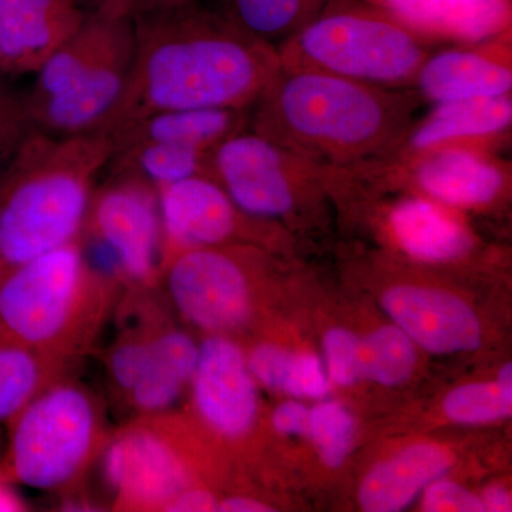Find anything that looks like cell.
<instances>
[{"mask_svg": "<svg viewBox=\"0 0 512 512\" xmlns=\"http://www.w3.org/2000/svg\"><path fill=\"white\" fill-rule=\"evenodd\" d=\"M136 47L123 97L100 133L160 111L251 110L281 70L274 46L200 0L133 18Z\"/></svg>", "mask_w": 512, "mask_h": 512, "instance_id": "obj_1", "label": "cell"}, {"mask_svg": "<svg viewBox=\"0 0 512 512\" xmlns=\"http://www.w3.org/2000/svg\"><path fill=\"white\" fill-rule=\"evenodd\" d=\"M417 99L315 70L282 69L252 106L248 130L323 167L348 170L393 156Z\"/></svg>", "mask_w": 512, "mask_h": 512, "instance_id": "obj_2", "label": "cell"}, {"mask_svg": "<svg viewBox=\"0 0 512 512\" xmlns=\"http://www.w3.org/2000/svg\"><path fill=\"white\" fill-rule=\"evenodd\" d=\"M111 156L113 140L100 131H25L0 161V272L74 241Z\"/></svg>", "mask_w": 512, "mask_h": 512, "instance_id": "obj_3", "label": "cell"}, {"mask_svg": "<svg viewBox=\"0 0 512 512\" xmlns=\"http://www.w3.org/2000/svg\"><path fill=\"white\" fill-rule=\"evenodd\" d=\"M429 40L366 0H328L318 18L276 49L282 69L315 70L407 89L431 55Z\"/></svg>", "mask_w": 512, "mask_h": 512, "instance_id": "obj_4", "label": "cell"}, {"mask_svg": "<svg viewBox=\"0 0 512 512\" xmlns=\"http://www.w3.org/2000/svg\"><path fill=\"white\" fill-rule=\"evenodd\" d=\"M90 274L76 242L0 272V338L46 355L80 325Z\"/></svg>", "mask_w": 512, "mask_h": 512, "instance_id": "obj_5", "label": "cell"}, {"mask_svg": "<svg viewBox=\"0 0 512 512\" xmlns=\"http://www.w3.org/2000/svg\"><path fill=\"white\" fill-rule=\"evenodd\" d=\"M10 421L8 473L36 490H56L79 476L99 433L92 397L72 384L40 390Z\"/></svg>", "mask_w": 512, "mask_h": 512, "instance_id": "obj_6", "label": "cell"}, {"mask_svg": "<svg viewBox=\"0 0 512 512\" xmlns=\"http://www.w3.org/2000/svg\"><path fill=\"white\" fill-rule=\"evenodd\" d=\"M326 167L245 130L212 151L207 175L224 188L241 210L259 220L285 218L298 207L306 185Z\"/></svg>", "mask_w": 512, "mask_h": 512, "instance_id": "obj_7", "label": "cell"}, {"mask_svg": "<svg viewBox=\"0 0 512 512\" xmlns=\"http://www.w3.org/2000/svg\"><path fill=\"white\" fill-rule=\"evenodd\" d=\"M168 289L178 312L210 332L238 328L251 312L247 276L234 256L217 247L174 252Z\"/></svg>", "mask_w": 512, "mask_h": 512, "instance_id": "obj_8", "label": "cell"}, {"mask_svg": "<svg viewBox=\"0 0 512 512\" xmlns=\"http://www.w3.org/2000/svg\"><path fill=\"white\" fill-rule=\"evenodd\" d=\"M114 174L90 202L97 242L113 252L130 278L148 281L156 271L160 248L157 190L136 175Z\"/></svg>", "mask_w": 512, "mask_h": 512, "instance_id": "obj_9", "label": "cell"}, {"mask_svg": "<svg viewBox=\"0 0 512 512\" xmlns=\"http://www.w3.org/2000/svg\"><path fill=\"white\" fill-rule=\"evenodd\" d=\"M104 474L120 503L137 510H164L190 480L177 451L151 429L120 434L107 447Z\"/></svg>", "mask_w": 512, "mask_h": 512, "instance_id": "obj_10", "label": "cell"}, {"mask_svg": "<svg viewBox=\"0 0 512 512\" xmlns=\"http://www.w3.org/2000/svg\"><path fill=\"white\" fill-rule=\"evenodd\" d=\"M191 384L195 409L212 430L238 439L254 427L258 414L254 376L234 342L221 336L205 340Z\"/></svg>", "mask_w": 512, "mask_h": 512, "instance_id": "obj_11", "label": "cell"}, {"mask_svg": "<svg viewBox=\"0 0 512 512\" xmlns=\"http://www.w3.org/2000/svg\"><path fill=\"white\" fill-rule=\"evenodd\" d=\"M386 160L403 168L417 188L451 207H484L500 197L510 180L508 163L490 151L443 147Z\"/></svg>", "mask_w": 512, "mask_h": 512, "instance_id": "obj_12", "label": "cell"}, {"mask_svg": "<svg viewBox=\"0 0 512 512\" xmlns=\"http://www.w3.org/2000/svg\"><path fill=\"white\" fill-rule=\"evenodd\" d=\"M161 229L168 248L218 247L238 234L244 215L224 188L208 175H194L158 188Z\"/></svg>", "mask_w": 512, "mask_h": 512, "instance_id": "obj_13", "label": "cell"}, {"mask_svg": "<svg viewBox=\"0 0 512 512\" xmlns=\"http://www.w3.org/2000/svg\"><path fill=\"white\" fill-rule=\"evenodd\" d=\"M87 13L79 0H0V70L36 73Z\"/></svg>", "mask_w": 512, "mask_h": 512, "instance_id": "obj_14", "label": "cell"}, {"mask_svg": "<svg viewBox=\"0 0 512 512\" xmlns=\"http://www.w3.org/2000/svg\"><path fill=\"white\" fill-rule=\"evenodd\" d=\"M471 46L431 53L414 82L417 92L434 104L511 94V30Z\"/></svg>", "mask_w": 512, "mask_h": 512, "instance_id": "obj_15", "label": "cell"}, {"mask_svg": "<svg viewBox=\"0 0 512 512\" xmlns=\"http://www.w3.org/2000/svg\"><path fill=\"white\" fill-rule=\"evenodd\" d=\"M417 121L393 156H413L443 147L474 148L494 153L510 137L511 94L434 104Z\"/></svg>", "mask_w": 512, "mask_h": 512, "instance_id": "obj_16", "label": "cell"}, {"mask_svg": "<svg viewBox=\"0 0 512 512\" xmlns=\"http://www.w3.org/2000/svg\"><path fill=\"white\" fill-rule=\"evenodd\" d=\"M382 305L413 342L431 353L468 352L480 346L476 313L450 293L396 286L384 293Z\"/></svg>", "mask_w": 512, "mask_h": 512, "instance_id": "obj_17", "label": "cell"}, {"mask_svg": "<svg viewBox=\"0 0 512 512\" xmlns=\"http://www.w3.org/2000/svg\"><path fill=\"white\" fill-rule=\"evenodd\" d=\"M429 42L476 45L511 30V0H366Z\"/></svg>", "mask_w": 512, "mask_h": 512, "instance_id": "obj_18", "label": "cell"}, {"mask_svg": "<svg viewBox=\"0 0 512 512\" xmlns=\"http://www.w3.org/2000/svg\"><path fill=\"white\" fill-rule=\"evenodd\" d=\"M251 110L187 109L160 111L113 134V153L147 143L175 144L212 153L222 141L248 130Z\"/></svg>", "mask_w": 512, "mask_h": 512, "instance_id": "obj_19", "label": "cell"}, {"mask_svg": "<svg viewBox=\"0 0 512 512\" xmlns=\"http://www.w3.org/2000/svg\"><path fill=\"white\" fill-rule=\"evenodd\" d=\"M453 466V454L437 444H417L373 468L359 490L363 510L402 511L421 490Z\"/></svg>", "mask_w": 512, "mask_h": 512, "instance_id": "obj_20", "label": "cell"}, {"mask_svg": "<svg viewBox=\"0 0 512 512\" xmlns=\"http://www.w3.org/2000/svg\"><path fill=\"white\" fill-rule=\"evenodd\" d=\"M389 222L397 244L420 261H453L474 247L473 237L461 222L423 198L399 202L390 212Z\"/></svg>", "mask_w": 512, "mask_h": 512, "instance_id": "obj_21", "label": "cell"}, {"mask_svg": "<svg viewBox=\"0 0 512 512\" xmlns=\"http://www.w3.org/2000/svg\"><path fill=\"white\" fill-rule=\"evenodd\" d=\"M200 348L178 330L163 332L148 342L146 362L130 397L143 413H160L177 402L191 383Z\"/></svg>", "mask_w": 512, "mask_h": 512, "instance_id": "obj_22", "label": "cell"}, {"mask_svg": "<svg viewBox=\"0 0 512 512\" xmlns=\"http://www.w3.org/2000/svg\"><path fill=\"white\" fill-rule=\"evenodd\" d=\"M328 0H220L215 12L278 49L318 18Z\"/></svg>", "mask_w": 512, "mask_h": 512, "instance_id": "obj_23", "label": "cell"}, {"mask_svg": "<svg viewBox=\"0 0 512 512\" xmlns=\"http://www.w3.org/2000/svg\"><path fill=\"white\" fill-rule=\"evenodd\" d=\"M211 154L175 144L147 143L116 151L109 165L114 173L136 175L158 190L194 175H207Z\"/></svg>", "mask_w": 512, "mask_h": 512, "instance_id": "obj_24", "label": "cell"}, {"mask_svg": "<svg viewBox=\"0 0 512 512\" xmlns=\"http://www.w3.org/2000/svg\"><path fill=\"white\" fill-rule=\"evenodd\" d=\"M247 363L251 375L269 389L312 399L328 393L329 380L318 356L259 345L249 353Z\"/></svg>", "mask_w": 512, "mask_h": 512, "instance_id": "obj_25", "label": "cell"}, {"mask_svg": "<svg viewBox=\"0 0 512 512\" xmlns=\"http://www.w3.org/2000/svg\"><path fill=\"white\" fill-rule=\"evenodd\" d=\"M45 355L0 338V421L12 420L45 386Z\"/></svg>", "mask_w": 512, "mask_h": 512, "instance_id": "obj_26", "label": "cell"}, {"mask_svg": "<svg viewBox=\"0 0 512 512\" xmlns=\"http://www.w3.org/2000/svg\"><path fill=\"white\" fill-rule=\"evenodd\" d=\"M362 376L384 386H397L409 379L416 366L413 340L396 326H384L370 333L362 345Z\"/></svg>", "mask_w": 512, "mask_h": 512, "instance_id": "obj_27", "label": "cell"}, {"mask_svg": "<svg viewBox=\"0 0 512 512\" xmlns=\"http://www.w3.org/2000/svg\"><path fill=\"white\" fill-rule=\"evenodd\" d=\"M512 397L495 383H473L458 387L444 400L448 419L463 424H483L511 416Z\"/></svg>", "mask_w": 512, "mask_h": 512, "instance_id": "obj_28", "label": "cell"}, {"mask_svg": "<svg viewBox=\"0 0 512 512\" xmlns=\"http://www.w3.org/2000/svg\"><path fill=\"white\" fill-rule=\"evenodd\" d=\"M309 434L323 463L329 467H339L352 447L355 420L342 404H319L311 412Z\"/></svg>", "mask_w": 512, "mask_h": 512, "instance_id": "obj_29", "label": "cell"}, {"mask_svg": "<svg viewBox=\"0 0 512 512\" xmlns=\"http://www.w3.org/2000/svg\"><path fill=\"white\" fill-rule=\"evenodd\" d=\"M360 345L362 340L349 330L338 328L326 333L323 346L329 376L333 382L340 386H350L363 377Z\"/></svg>", "mask_w": 512, "mask_h": 512, "instance_id": "obj_30", "label": "cell"}, {"mask_svg": "<svg viewBox=\"0 0 512 512\" xmlns=\"http://www.w3.org/2000/svg\"><path fill=\"white\" fill-rule=\"evenodd\" d=\"M30 127L25 97H18L0 84V161Z\"/></svg>", "mask_w": 512, "mask_h": 512, "instance_id": "obj_31", "label": "cell"}, {"mask_svg": "<svg viewBox=\"0 0 512 512\" xmlns=\"http://www.w3.org/2000/svg\"><path fill=\"white\" fill-rule=\"evenodd\" d=\"M148 342L150 339H130L114 349L110 360V372L114 382L123 392L130 394L140 377L146 362Z\"/></svg>", "mask_w": 512, "mask_h": 512, "instance_id": "obj_32", "label": "cell"}, {"mask_svg": "<svg viewBox=\"0 0 512 512\" xmlns=\"http://www.w3.org/2000/svg\"><path fill=\"white\" fill-rule=\"evenodd\" d=\"M429 512H483L484 505L476 495L454 483H434L427 490L423 503Z\"/></svg>", "mask_w": 512, "mask_h": 512, "instance_id": "obj_33", "label": "cell"}, {"mask_svg": "<svg viewBox=\"0 0 512 512\" xmlns=\"http://www.w3.org/2000/svg\"><path fill=\"white\" fill-rule=\"evenodd\" d=\"M79 2L87 12L107 10V12L121 13V15L136 18L141 13L183 5L192 0H79Z\"/></svg>", "mask_w": 512, "mask_h": 512, "instance_id": "obj_34", "label": "cell"}, {"mask_svg": "<svg viewBox=\"0 0 512 512\" xmlns=\"http://www.w3.org/2000/svg\"><path fill=\"white\" fill-rule=\"evenodd\" d=\"M309 419L311 413L296 402L281 404L272 416L275 429L284 434H309Z\"/></svg>", "mask_w": 512, "mask_h": 512, "instance_id": "obj_35", "label": "cell"}, {"mask_svg": "<svg viewBox=\"0 0 512 512\" xmlns=\"http://www.w3.org/2000/svg\"><path fill=\"white\" fill-rule=\"evenodd\" d=\"M218 503L214 495L204 490H184L173 498L164 511L204 512L217 511Z\"/></svg>", "mask_w": 512, "mask_h": 512, "instance_id": "obj_36", "label": "cell"}, {"mask_svg": "<svg viewBox=\"0 0 512 512\" xmlns=\"http://www.w3.org/2000/svg\"><path fill=\"white\" fill-rule=\"evenodd\" d=\"M481 503H483L485 511H511V495L501 487L488 488Z\"/></svg>", "mask_w": 512, "mask_h": 512, "instance_id": "obj_37", "label": "cell"}, {"mask_svg": "<svg viewBox=\"0 0 512 512\" xmlns=\"http://www.w3.org/2000/svg\"><path fill=\"white\" fill-rule=\"evenodd\" d=\"M222 512H266L272 511L268 505L251 500L247 497H234L218 503V510Z\"/></svg>", "mask_w": 512, "mask_h": 512, "instance_id": "obj_38", "label": "cell"}, {"mask_svg": "<svg viewBox=\"0 0 512 512\" xmlns=\"http://www.w3.org/2000/svg\"><path fill=\"white\" fill-rule=\"evenodd\" d=\"M498 386L507 396L512 397V370L511 363L503 367L497 380Z\"/></svg>", "mask_w": 512, "mask_h": 512, "instance_id": "obj_39", "label": "cell"}]
</instances>
